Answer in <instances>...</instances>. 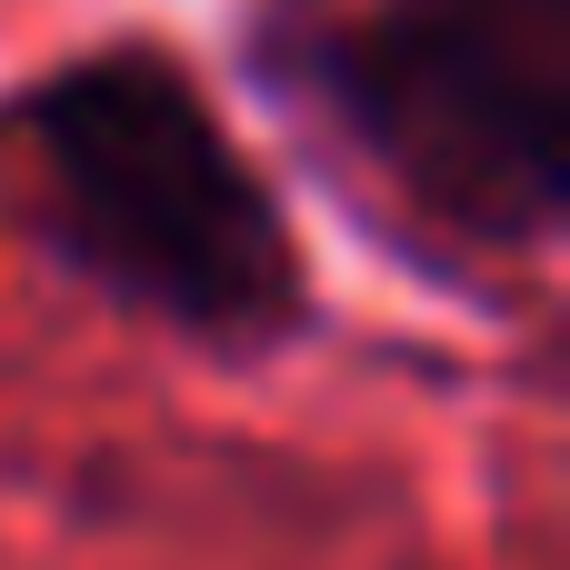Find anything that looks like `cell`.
I'll list each match as a JSON object with an SVG mask.
<instances>
[{
  "label": "cell",
  "mask_w": 570,
  "mask_h": 570,
  "mask_svg": "<svg viewBox=\"0 0 570 570\" xmlns=\"http://www.w3.org/2000/svg\"><path fill=\"white\" fill-rule=\"evenodd\" d=\"M0 230L100 311L220 371H271L331 331L281 180L250 160L190 50L150 30L0 80Z\"/></svg>",
  "instance_id": "cell-1"
},
{
  "label": "cell",
  "mask_w": 570,
  "mask_h": 570,
  "mask_svg": "<svg viewBox=\"0 0 570 570\" xmlns=\"http://www.w3.org/2000/svg\"><path fill=\"white\" fill-rule=\"evenodd\" d=\"M250 90L441 291L541 271L570 220V0H240Z\"/></svg>",
  "instance_id": "cell-2"
}]
</instances>
